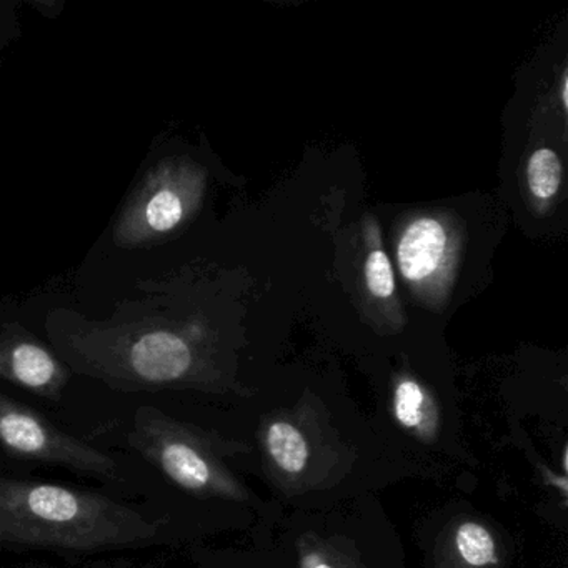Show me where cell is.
I'll use <instances>...</instances> for the list:
<instances>
[{
    "instance_id": "cell-1",
    "label": "cell",
    "mask_w": 568,
    "mask_h": 568,
    "mask_svg": "<svg viewBox=\"0 0 568 568\" xmlns=\"http://www.w3.org/2000/svg\"><path fill=\"white\" fill-rule=\"evenodd\" d=\"M158 521L112 498L0 477V544L94 554L155 541Z\"/></svg>"
},
{
    "instance_id": "cell-10",
    "label": "cell",
    "mask_w": 568,
    "mask_h": 568,
    "mask_svg": "<svg viewBox=\"0 0 568 568\" xmlns=\"http://www.w3.org/2000/svg\"><path fill=\"white\" fill-rule=\"evenodd\" d=\"M527 181L531 194L540 201L557 195L561 182V162L557 152L547 148L535 151L528 159Z\"/></svg>"
},
{
    "instance_id": "cell-7",
    "label": "cell",
    "mask_w": 568,
    "mask_h": 568,
    "mask_svg": "<svg viewBox=\"0 0 568 568\" xmlns=\"http://www.w3.org/2000/svg\"><path fill=\"white\" fill-rule=\"evenodd\" d=\"M265 445L272 460L284 474L297 475L307 467V440L291 422L278 420L271 424L265 434Z\"/></svg>"
},
{
    "instance_id": "cell-12",
    "label": "cell",
    "mask_w": 568,
    "mask_h": 568,
    "mask_svg": "<svg viewBox=\"0 0 568 568\" xmlns=\"http://www.w3.org/2000/svg\"><path fill=\"white\" fill-rule=\"evenodd\" d=\"M301 568H355L345 555L318 540L305 538L301 548Z\"/></svg>"
},
{
    "instance_id": "cell-4",
    "label": "cell",
    "mask_w": 568,
    "mask_h": 568,
    "mask_svg": "<svg viewBox=\"0 0 568 568\" xmlns=\"http://www.w3.org/2000/svg\"><path fill=\"white\" fill-rule=\"evenodd\" d=\"M0 452L26 462L62 465L101 478L118 477L114 458L61 430L34 408L0 392Z\"/></svg>"
},
{
    "instance_id": "cell-11",
    "label": "cell",
    "mask_w": 568,
    "mask_h": 568,
    "mask_svg": "<svg viewBox=\"0 0 568 568\" xmlns=\"http://www.w3.org/2000/svg\"><path fill=\"white\" fill-rule=\"evenodd\" d=\"M367 287L375 297L387 298L394 294L395 281L390 261L384 251H374L365 262Z\"/></svg>"
},
{
    "instance_id": "cell-6",
    "label": "cell",
    "mask_w": 568,
    "mask_h": 568,
    "mask_svg": "<svg viewBox=\"0 0 568 568\" xmlns=\"http://www.w3.org/2000/svg\"><path fill=\"white\" fill-rule=\"evenodd\" d=\"M448 237L435 219H417L405 229L398 244V264L407 281L425 282L440 271L447 257Z\"/></svg>"
},
{
    "instance_id": "cell-15",
    "label": "cell",
    "mask_w": 568,
    "mask_h": 568,
    "mask_svg": "<svg viewBox=\"0 0 568 568\" xmlns=\"http://www.w3.org/2000/svg\"><path fill=\"white\" fill-rule=\"evenodd\" d=\"M9 6H11V2H6V4L0 2V24H2V14H8V12H4V9H8Z\"/></svg>"
},
{
    "instance_id": "cell-13",
    "label": "cell",
    "mask_w": 568,
    "mask_h": 568,
    "mask_svg": "<svg viewBox=\"0 0 568 568\" xmlns=\"http://www.w3.org/2000/svg\"><path fill=\"white\" fill-rule=\"evenodd\" d=\"M32 8L39 12L41 16H45V18H58L61 14L62 9H64V2H58V0H36V2H31Z\"/></svg>"
},
{
    "instance_id": "cell-2",
    "label": "cell",
    "mask_w": 568,
    "mask_h": 568,
    "mask_svg": "<svg viewBox=\"0 0 568 568\" xmlns=\"http://www.w3.org/2000/svg\"><path fill=\"white\" fill-rule=\"evenodd\" d=\"M132 445L175 485L199 495L239 497V485L212 450L207 438L155 408L135 415Z\"/></svg>"
},
{
    "instance_id": "cell-9",
    "label": "cell",
    "mask_w": 568,
    "mask_h": 568,
    "mask_svg": "<svg viewBox=\"0 0 568 568\" xmlns=\"http://www.w3.org/2000/svg\"><path fill=\"white\" fill-rule=\"evenodd\" d=\"M455 550L465 565L485 568L498 561L494 535L477 521H464L455 531Z\"/></svg>"
},
{
    "instance_id": "cell-14",
    "label": "cell",
    "mask_w": 568,
    "mask_h": 568,
    "mask_svg": "<svg viewBox=\"0 0 568 568\" xmlns=\"http://www.w3.org/2000/svg\"><path fill=\"white\" fill-rule=\"evenodd\" d=\"M567 75L564 78V84H561V101H564L565 108L568 105V99H567Z\"/></svg>"
},
{
    "instance_id": "cell-8",
    "label": "cell",
    "mask_w": 568,
    "mask_h": 568,
    "mask_svg": "<svg viewBox=\"0 0 568 568\" xmlns=\"http://www.w3.org/2000/svg\"><path fill=\"white\" fill-rule=\"evenodd\" d=\"M394 414L398 424L418 435H430L435 414L427 392L415 381H402L395 388Z\"/></svg>"
},
{
    "instance_id": "cell-3",
    "label": "cell",
    "mask_w": 568,
    "mask_h": 568,
    "mask_svg": "<svg viewBox=\"0 0 568 568\" xmlns=\"http://www.w3.org/2000/svg\"><path fill=\"white\" fill-rule=\"evenodd\" d=\"M201 172L168 159L149 169L119 214L114 241L119 247H148L178 231L201 199Z\"/></svg>"
},
{
    "instance_id": "cell-5",
    "label": "cell",
    "mask_w": 568,
    "mask_h": 568,
    "mask_svg": "<svg viewBox=\"0 0 568 568\" xmlns=\"http://www.w3.org/2000/svg\"><path fill=\"white\" fill-rule=\"evenodd\" d=\"M71 368L51 348L19 324L0 331V378L38 397L59 400Z\"/></svg>"
}]
</instances>
